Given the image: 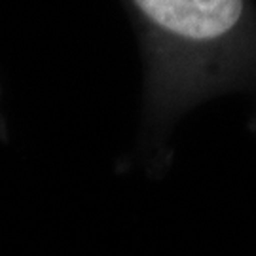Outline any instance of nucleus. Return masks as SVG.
<instances>
[{
    "mask_svg": "<svg viewBox=\"0 0 256 256\" xmlns=\"http://www.w3.org/2000/svg\"><path fill=\"white\" fill-rule=\"evenodd\" d=\"M142 38L146 135L164 142L196 104L256 86L250 0H126Z\"/></svg>",
    "mask_w": 256,
    "mask_h": 256,
    "instance_id": "f257e3e1",
    "label": "nucleus"
},
{
    "mask_svg": "<svg viewBox=\"0 0 256 256\" xmlns=\"http://www.w3.org/2000/svg\"><path fill=\"white\" fill-rule=\"evenodd\" d=\"M6 133H8V129H6L4 114H2V108H0V138H2V140H6Z\"/></svg>",
    "mask_w": 256,
    "mask_h": 256,
    "instance_id": "f03ea898",
    "label": "nucleus"
}]
</instances>
